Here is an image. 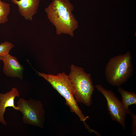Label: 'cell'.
<instances>
[{
	"instance_id": "cell-3",
	"label": "cell",
	"mask_w": 136,
	"mask_h": 136,
	"mask_svg": "<svg viewBox=\"0 0 136 136\" xmlns=\"http://www.w3.org/2000/svg\"><path fill=\"white\" fill-rule=\"evenodd\" d=\"M133 72L132 56L128 51L110 58L106 65L105 73L109 83L119 87L132 76Z\"/></svg>"
},
{
	"instance_id": "cell-5",
	"label": "cell",
	"mask_w": 136,
	"mask_h": 136,
	"mask_svg": "<svg viewBox=\"0 0 136 136\" xmlns=\"http://www.w3.org/2000/svg\"><path fill=\"white\" fill-rule=\"evenodd\" d=\"M17 106L22 115L24 124L43 128L45 121V111L42 103L40 100L32 98H19Z\"/></svg>"
},
{
	"instance_id": "cell-13",
	"label": "cell",
	"mask_w": 136,
	"mask_h": 136,
	"mask_svg": "<svg viewBox=\"0 0 136 136\" xmlns=\"http://www.w3.org/2000/svg\"><path fill=\"white\" fill-rule=\"evenodd\" d=\"M132 119V135H136V116L133 113L130 114Z\"/></svg>"
},
{
	"instance_id": "cell-10",
	"label": "cell",
	"mask_w": 136,
	"mask_h": 136,
	"mask_svg": "<svg viewBox=\"0 0 136 136\" xmlns=\"http://www.w3.org/2000/svg\"><path fill=\"white\" fill-rule=\"evenodd\" d=\"M118 91L121 95V103L125 111L126 114H130L131 112L129 107L131 105L136 104V93L126 91L120 86L118 87Z\"/></svg>"
},
{
	"instance_id": "cell-9",
	"label": "cell",
	"mask_w": 136,
	"mask_h": 136,
	"mask_svg": "<svg viewBox=\"0 0 136 136\" xmlns=\"http://www.w3.org/2000/svg\"><path fill=\"white\" fill-rule=\"evenodd\" d=\"M17 5L18 12L25 20L31 21L37 13L41 0H10Z\"/></svg>"
},
{
	"instance_id": "cell-2",
	"label": "cell",
	"mask_w": 136,
	"mask_h": 136,
	"mask_svg": "<svg viewBox=\"0 0 136 136\" xmlns=\"http://www.w3.org/2000/svg\"><path fill=\"white\" fill-rule=\"evenodd\" d=\"M38 73L39 76L48 82L64 98L66 101L65 104L69 107L71 112L77 115L80 121L83 122L85 128L87 130L89 129L90 127L85 122L89 117H85L78 106L74 96L72 86L68 75L64 72L59 73L56 75Z\"/></svg>"
},
{
	"instance_id": "cell-11",
	"label": "cell",
	"mask_w": 136,
	"mask_h": 136,
	"mask_svg": "<svg viewBox=\"0 0 136 136\" xmlns=\"http://www.w3.org/2000/svg\"><path fill=\"white\" fill-rule=\"evenodd\" d=\"M10 5L4 1L0 2V24H4L8 20L10 12Z\"/></svg>"
},
{
	"instance_id": "cell-14",
	"label": "cell",
	"mask_w": 136,
	"mask_h": 136,
	"mask_svg": "<svg viewBox=\"0 0 136 136\" xmlns=\"http://www.w3.org/2000/svg\"><path fill=\"white\" fill-rule=\"evenodd\" d=\"M1 1V0H0V2Z\"/></svg>"
},
{
	"instance_id": "cell-8",
	"label": "cell",
	"mask_w": 136,
	"mask_h": 136,
	"mask_svg": "<svg viewBox=\"0 0 136 136\" xmlns=\"http://www.w3.org/2000/svg\"><path fill=\"white\" fill-rule=\"evenodd\" d=\"M20 93L16 88H12L9 91L5 93H0V123L6 125L7 123L4 118L6 109L12 107L14 110L20 111V109L15 105L14 100L16 97H19Z\"/></svg>"
},
{
	"instance_id": "cell-4",
	"label": "cell",
	"mask_w": 136,
	"mask_h": 136,
	"mask_svg": "<svg viewBox=\"0 0 136 136\" xmlns=\"http://www.w3.org/2000/svg\"><path fill=\"white\" fill-rule=\"evenodd\" d=\"M73 88L74 97L77 102L87 106L92 103L94 90L91 74H87L81 67L72 64L68 75Z\"/></svg>"
},
{
	"instance_id": "cell-7",
	"label": "cell",
	"mask_w": 136,
	"mask_h": 136,
	"mask_svg": "<svg viewBox=\"0 0 136 136\" xmlns=\"http://www.w3.org/2000/svg\"><path fill=\"white\" fill-rule=\"evenodd\" d=\"M0 60L3 62V71L6 76L23 79L24 68L17 57L9 53L0 56Z\"/></svg>"
},
{
	"instance_id": "cell-1",
	"label": "cell",
	"mask_w": 136,
	"mask_h": 136,
	"mask_svg": "<svg viewBox=\"0 0 136 136\" xmlns=\"http://www.w3.org/2000/svg\"><path fill=\"white\" fill-rule=\"evenodd\" d=\"M74 7L69 0H53L45 9L47 17L55 28L57 35L72 37L78 27V22L72 12Z\"/></svg>"
},
{
	"instance_id": "cell-6",
	"label": "cell",
	"mask_w": 136,
	"mask_h": 136,
	"mask_svg": "<svg viewBox=\"0 0 136 136\" xmlns=\"http://www.w3.org/2000/svg\"><path fill=\"white\" fill-rule=\"evenodd\" d=\"M106 98L109 113L112 120L115 121L125 129V120L126 114L121 102L111 90L107 89L99 84L95 86Z\"/></svg>"
},
{
	"instance_id": "cell-12",
	"label": "cell",
	"mask_w": 136,
	"mask_h": 136,
	"mask_svg": "<svg viewBox=\"0 0 136 136\" xmlns=\"http://www.w3.org/2000/svg\"><path fill=\"white\" fill-rule=\"evenodd\" d=\"M14 46L13 44L8 41L1 43L0 44V56L9 53Z\"/></svg>"
}]
</instances>
